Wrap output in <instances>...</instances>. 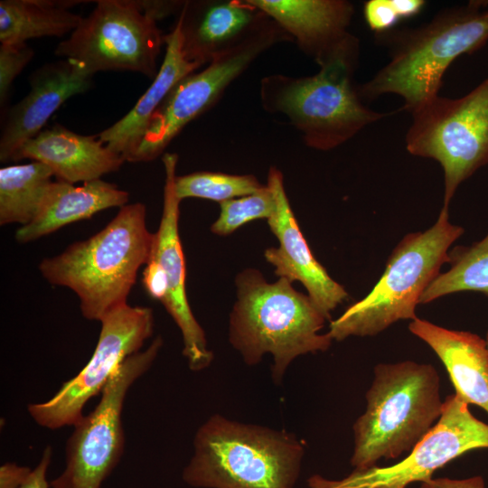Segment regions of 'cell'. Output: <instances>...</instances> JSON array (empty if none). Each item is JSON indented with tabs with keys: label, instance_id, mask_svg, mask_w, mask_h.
Masks as SVG:
<instances>
[{
	"label": "cell",
	"instance_id": "cell-29",
	"mask_svg": "<svg viewBox=\"0 0 488 488\" xmlns=\"http://www.w3.org/2000/svg\"><path fill=\"white\" fill-rule=\"evenodd\" d=\"M363 15L369 28L377 34L389 32L400 20L391 0H368Z\"/></svg>",
	"mask_w": 488,
	"mask_h": 488
},
{
	"label": "cell",
	"instance_id": "cell-18",
	"mask_svg": "<svg viewBox=\"0 0 488 488\" xmlns=\"http://www.w3.org/2000/svg\"><path fill=\"white\" fill-rule=\"evenodd\" d=\"M267 19L249 0L185 1L177 18L183 54L202 67L239 43Z\"/></svg>",
	"mask_w": 488,
	"mask_h": 488
},
{
	"label": "cell",
	"instance_id": "cell-9",
	"mask_svg": "<svg viewBox=\"0 0 488 488\" xmlns=\"http://www.w3.org/2000/svg\"><path fill=\"white\" fill-rule=\"evenodd\" d=\"M292 41L271 18L234 47L214 58L199 72L183 77L155 113L148 129L129 159L148 162L162 155L192 120L213 107L226 89L265 52Z\"/></svg>",
	"mask_w": 488,
	"mask_h": 488
},
{
	"label": "cell",
	"instance_id": "cell-10",
	"mask_svg": "<svg viewBox=\"0 0 488 488\" xmlns=\"http://www.w3.org/2000/svg\"><path fill=\"white\" fill-rule=\"evenodd\" d=\"M54 53L99 71L127 70L155 79L164 35L134 0H99Z\"/></svg>",
	"mask_w": 488,
	"mask_h": 488
},
{
	"label": "cell",
	"instance_id": "cell-23",
	"mask_svg": "<svg viewBox=\"0 0 488 488\" xmlns=\"http://www.w3.org/2000/svg\"><path fill=\"white\" fill-rule=\"evenodd\" d=\"M80 3L82 1L1 0V43L70 34L82 17L69 9Z\"/></svg>",
	"mask_w": 488,
	"mask_h": 488
},
{
	"label": "cell",
	"instance_id": "cell-28",
	"mask_svg": "<svg viewBox=\"0 0 488 488\" xmlns=\"http://www.w3.org/2000/svg\"><path fill=\"white\" fill-rule=\"evenodd\" d=\"M34 55L26 42L1 43L0 46V105L5 107L14 79Z\"/></svg>",
	"mask_w": 488,
	"mask_h": 488
},
{
	"label": "cell",
	"instance_id": "cell-5",
	"mask_svg": "<svg viewBox=\"0 0 488 488\" xmlns=\"http://www.w3.org/2000/svg\"><path fill=\"white\" fill-rule=\"evenodd\" d=\"M183 482L195 488H295L305 446L286 430L210 417L193 438Z\"/></svg>",
	"mask_w": 488,
	"mask_h": 488
},
{
	"label": "cell",
	"instance_id": "cell-27",
	"mask_svg": "<svg viewBox=\"0 0 488 488\" xmlns=\"http://www.w3.org/2000/svg\"><path fill=\"white\" fill-rule=\"evenodd\" d=\"M219 218L211 230L219 236H227L257 219L268 220L275 211L276 200L267 184L254 193L220 203Z\"/></svg>",
	"mask_w": 488,
	"mask_h": 488
},
{
	"label": "cell",
	"instance_id": "cell-1",
	"mask_svg": "<svg viewBox=\"0 0 488 488\" xmlns=\"http://www.w3.org/2000/svg\"><path fill=\"white\" fill-rule=\"evenodd\" d=\"M487 5L470 1L439 12L417 28L382 33L390 45V60L371 80L358 84L361 99L395 94L403 99L402 109L412 115L438 96L444 74L455 60L487 43Z\"/></svg>",
	"mask_w": 488,
	"mask_h": 488
},
{
	"label": "cell",
	"instance_id": "cell-2",
	"mask_svg": "<svg viewBox=\"0 0 488 488\" xmlns=\"http://www.w3.org/2000/svg\"><path fill=\"white\" fill-rule=\"evenodd\" d=\"M237 300L230 314L229 341L248 365L273 357L271 377L281 383L298 356L325 352L333 341L320 331L327 320L308 295L279 277L268 283L254 268L236 277Z\"/></svg>",
	"mask_w": 488,
	"mask_h": 488
},
{
	"label": "cell",
	"instance_id": "cell-13",
	"mask_svg": "<svg viewBox=\"0 0 488 488\" xmlns=\"http://www.w3.org/2000/svg\"><path fill=\"white\" fill-rule=\"evenodd\" d=\"M468 406L455 393L447 396L436 425L400 462L353 469L339 480L314 474L307 479V488H407L412 483L431 480L437 469L453 459L488 448V424L475 418Z\"/></svg>",
	"mask_w": 488,
	"mask_h": 488
},
{
	"label": "cell",
	"instance_id": "cell-31",
	"mask_svg": "<svg viewBox=\"0 0 488 488\" xmlns=\"http://www.w3.org/2000/svg\"><path fill=\"white\" fill-rule=\"evenodd\" d=\"M143 285L146 293L160 303L167 292L166 281L161 267L149 259L143 270Z\"/></svg>",
	"mask_w": 488,
	"mask_h": 488
},
{
	"label": "cell",
	"instance_id": "cell-14",
	"mask_svg": "<svg viewBox=\"0 0 488 488\" xmlns=\"http://www.w3.org/2000/svg\"><path fill=\"white\" fill-rule=\"evenodd\" d=\"M164 185L163 211L149 259L162 268L167 292L161 302L179 327L183 342V354L192 371H202L210 366L213 353L208 348L205 333L195 319L186 295V265L179 235L181 200L174 188L178 155L164 153Z\"/></svg>",
	"mask_w": 488,
	"mask_h": 488
},
{
	"label": "cell",
	"instance_id": "cell-4",
	"mask_svg": "<svg viewBox=\"0 0 488 488\" xmlns=\"http://www.w3.org/2000/svg\"><path fill=\"white\" fill-rule=\"evenodd\" d=\"M359 54L360 41L319 65L314 75L263 77V109L285 116L310 148L328 151L343 145L390 115L371 109L361 99L354 81Z\"/></svg>",
	"mask_w": 488,
	"mask_h": 488
},
{
	"label": "cell",
	"instance_id": "cell-17",
	"mask_svg": "<svg viewBox=\"0 0 488 488\" xmlns=\"http://www.w3.org/2000/svg\"><path fill=\"white\" fill-rule=\"evenodd\" d=\"M276 22L319 66L357 40L348 28L355 13L346 0H249Z\"/></svg>",
	"mask_w": 488,
	"mask_h": 488
},
{
	"label": "cell",
	"instance_id": "cell-36",
	"mask_svg": "<svg viewBox=\"0 0 488 488\" xmlns=\"http://www.w3.org/2000/svg\"><path fill=\"white\" fill-rule=\"evenodd\" d=\"M485 341H486V344H487V350H488V332L486 333V338H485Z\"/></svg>",
	"mask_w": 488,
	"mask_h": 488
},
{
	"label": "cell",
	"instance_id": "cell-12",
	"mask_svg": "<svg viewBox=\"0 0 488 488\" xmlns=\"http://www.w3.org/2000/svg\"><path fill=\"white\" fill-rule=\"evenodd\" d=\"M99 322V341L89 362L50 399L28 406L39 426L49 429L75 426L83 417L86 403L103 390L126 359L138 352L154 331L152 309L127 303L109 311Z\"/></svg>",
	"mask_w": 488,
	"mask_h": 488
},
{
	"label": "cell",
	"instance_id": "cell-16",
	"mask_svg": "<svg viewBox=\"0 0 488 488\" xmlns=\"http://www.w3.org/2000/svg\"><path fill=\"white\" fill-rule=\"evenodd\" d=\"M93 76L82 63L71 59L52 61L35 70L29 78V92L5 116L0 136L1 162L11 161L67 99L89 90Z\"/></svg>",
	"mask_w": 488,
	"mask_h": 488
},
{
	"label": "cell",
	"instance_id": "cell-3",
	"mask_svg": "<svg viewBox=\"0 0 488 488\" xmlns=\"http://www.w3.org/2000/svg\"><path fill=\"white\" fill-rule=\"evenodd\" d=\"M145 213L141 202L126 204L100 231L40 263V272L49 283L68 287L79 296L86 319L100 321L127 304L153 246Z\"/></svg>",
	"mask_w": 488,
	"mask_h": 488
},
{
	"label": "cell",
	"instance_id": "cell-8",
	"mask_svg": "<svg viewBox=\"0 0 488 488\" xmlns=\"http://www.w3.org/2000/svg\"><path fill=\"white\" fill-rule=\"evenodd\" d=\"M411 116L406 149L441 165L449 209L458 186L488 164V76L465 96L438 95Z\"/></svg>",
	"mask_w": 488,
	"mask_h": 488
},
{
	"label": "cell",
	"instance_id": "cell-6",
	"mask_svg": "<svg viewBox=\"0 0 488 488\" xmlns=\"http://www.w3.org/2000/svg\"><path fill=\"white\" fill-rule=\"evenodd\" d=\"M366 408L352 426L354 469L377 465L411 450L439 419L440 378L428 363H380L365 394Z\"/></svg>",
	"mask_w": 488,
	"mask_h": 488
},
{
	"label": "cell",
	"instance_id": "cell-15",
	"mask_svg": "<svg viewBox=\"0 0 488 488\" xmlns=\"http://www.w3.org/2000/svg\"><path fill=\"white\" fill-rule=\"evenodd\" d=\"M267 184L276 200L275 211L267 222L279 246L267 249L265 258L275 267L277 277L302 283L309 297L329 319L331 312L349 295L313 255L291 209L283 174L276 167L269 169Z\"/></svg>",
	"mask_w": 488,
	"mask_h": 488
},
{
	"label": "cell",
	"instance_id": "cell-25",
	"mask_svg": "<svg viewBox=\"0 0 488 488\" xmlns=\"http://www.w3.org/2000/svg\"><path fill=\"white\" fill-rule=\"evenodd\" d=\"M448 264L449 269L440 273L427 287L420 304L463 291L488 296V233L469 246H457L449 250Z\"/></svg>",
	"mask_w": 488,
	"mask_h": 488
},
{
	"label": "cell",
	"instance_id": "cell-26",
	"mask_svg": "<svg viewBox=\"0 0 488 488\" xmlns=\"http://www.w3.org/2000/svg\"><path fill=\"white\" fill-rule=\"evenodd\" d=\"M263 186L254 175L209 171L176 175L174 180L175 192L181 201L185 198H201L221 203L254 193Z\"/></svg>",
	"mask_w": 488,
	"mask_h": 488
},
{
	"label": "cell",
	"instance_id": "cell-22",
	"mask_svg": "<svg viewBox=\"0 0 488 488\" xmlns=\"http://www.w3.org/2000/svg\"><path fill=\"white\" fill-rule=\"evenodd\" d=\"M128 197L127 192L101 179L80 186L59 180L52 182L36 217L16 230L15 239L19 243H28L100 211L121 208L127 203Z\"/></svg>",
	"mask_w": 488,
	"mask_h": 488
},
{
	"label": "cell",
	"instance_id": "cell-21",
	"mask_svg": "<svg viewBox=\"0 0 488 488\" xmlns=\"http://www.w3.org/2000/svg\"><path fill=\"white\" fill-rule=\"evenodd\" d=\"M165 53L158 72L132 109L115 124L98 134L99 138L125 162L136 151L151 120L169 92L183 77L199 66L185 59L182 52L180 25L176 21L164 37Z\"/></svg>",
	"mask_w": 488,
	"mask_h": 488
},
{
	"label": "cell",
	"instance_id": "cell-33",
	"mask_svg": "<svg viewBox=\"0 0 488 488\" xmlns=\"http://www.w3.org/2000/svg\"><path fill=\"white\" fill-rule=\"evenodd\" d=\"M52 458V448L46 446L39 464L33 468L20 488H49L46 474Z\"/></svg>",
	"mask_w": 488,
	"mask_h": 488
},
{
	"label": "cell",
	"instance_id": "cell-34",
	"mask_svg": "<svg viewBox=\"0 0 488 488\" xmlns=\"http://www.w3.org/2000/svg\"><path fill=\"white\" fill-rule=\"evenodd\" d=\"M419 488H484V481L481 476L465 479L432 478L421 483Z\"/></svg>",
	"mask_w": 488,
	"mask_h": 488
},
{
	"label": "cell",
	"instance_id": "cell-11",
	"mask_svg": "<svg viewBox=\"0 0 488 488\" xmlns=\"http://www.w3.org/2000/svg\"><path fill=\"white\" fill-rule=\"evenodd\" d=\"M163 339L122 363L103 389L94 410L75 425L66 446V465L51 488H100L118 464L124 450L122 409L131 385L155 361Z\"/></svg>",
	"mask_w": 488,
	"mask_h": 488
},
{
	"label": "cell",
	"instance_id": "cell-19",
	"mask_svg": "<svg viewBox=\"0 0 488 488\" xmlns=\"http://www.w3.org/2000/svg\"><path fill=\"white\" fill-rule=\"evenodd\" d=\"M31 159L48 166L59 181L86 183L117 171L125 160L98 135L83 136L60 124L42 129L24 143L12 162Z\"/></svg>",
	"mask_w": 488,
	"mask_h": 488
},
{
	"label": "cell",
	"instance_id": "cell-32",
	"mask_svg": "<svg viewBox=\"0 0 488 488\" xmlns=\"http://www.w3.org/2000/svg\"><path fill=\"white\" fill-rule=\"evenodd\" d=\"M32 469L14 463H5L0 467V488H20Z\"/></svg>",
	"mask_w": 488,
	"mask_h": 488
},
{
	"label": "cell",
	"instance_id": "cell-24",
	"mask_svg": "<svg viewBox=\"0 0 488 488\" xmlns=\"http://www.w3.org/2000/svg\"><path fill=\"white\" fill-rule=\"evenodd\" d=\"M53 176L39 162L12 164L0 169V224L24 226L36 217Z\"/></svg>",
	"mask_w": 488,
	"mask_h": 488
},
{
	"label": "cell",
	"instance_id": "cell-30",
	"mask_svg": "<svg viewBox=\"0 0 488 488\" xmlns=\"http://www.w3.org/2000/svg\"><path fill=\"white\" fill-rule=\"evenodd\" d=\"M135 5L145 16L157 22L181 12L185 1L134 0Z\"/></svg>",
	"mask_w": 488,
	"mask_h": 488
},
{
	"label": "cell",
	"instance_id": "cell-7",
	"mask_svg": "<svg viewBox=\"0 0 488 488\" xmlns=\"http://www.w3.org/2000/svg\"><path fill=\"white\" fill-rule=\"evenodd\" d=\"M464 232L463 227L450 222L448 209L442 207L434 225L403 237L371 291L330 323L331 338L374 336L398 321L416 319L423 293L448 263L449 249Z\"/></svg>",
	"mask_w": 488,
	"mask_h": 488
},
{
	"label": "cell",
	"instance_id": "cell-20",
	"mask_svg": "<svg viewBox=\"0 0 488 488\" xmlns=\"http://www.w3.org/2000/svg\"><path fill=\"white\" fill-rule=\"evenodd\" d=\"M408 330L425 342L444 363L464 402L488 414V350L485 339L467 331L446 329L417 317Z\"/></svg>",
	"mask_w": 488,
	"mask_h": 488
},
{
	"label": "cell",
	"instance_id": "cell-35",
	"mask_svg": "<svg viewBox=\"0 0 488 488\" xmlns=\"http://www.w3.org/2000/svg\"><path fill=\"white\" fill-rule=\"evenodd\" d=\"M399 20L418 15L426 5L424 0H391Z\"/></svg>",
	"mask_w": 488,
	"mask_h": 488
}]
</instances>
